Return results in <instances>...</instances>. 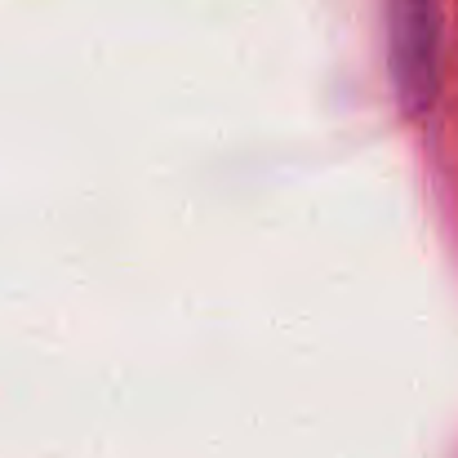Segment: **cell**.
Here are the masks:
<instances>
[{
	"label": "cell",
	"instance_id": "cell-1",
	"mask_svg": "<svg viewBox=\"0 0 458 458\" xmlns=\"http://www.w3.org/2000/svg\"><path fill=\"white\" fill-rule=\"evenodd\" d=\"M392 58L410 107L437 85V0H392Z\"/></svg>",
	"mask_w": 458,
	"mask_h": 458
}]
</instances>
